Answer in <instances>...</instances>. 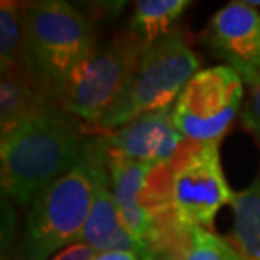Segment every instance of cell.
<instances>
[{
	"mask_svg": "<svg viewBox=\"0 0 260 260\" xmlns=\"http://www.w3.org/2000/svg\"><path fill=\"white\" fill-rule=\"evenodd\" d=\"M86 145L75 117L61 107L49 108L0 144L2 194L17 205L32 203L80 160Z\"/></svg>",
	"mask_w": 260,
	"mask_h": 260,
	"instance_id": "1",
	"label": "cell"
},
{
	"mask_svg": "<svg viewBox=\"0 0 260 260\" xmlns=\"http://www.w3.org/2000/svg\"><path fill=\"white\" fill-rule=\"evenodd\" d=\"M105 140L88 142L80 160L32 201L20 235V260H51L80 242L93 205L96 178L105 169Z\"/></svg>",
	"mask_w": 260,
	"mask_h": 260,
	"instance_id": "2",
	"label": "cell"
},
{
	"mask_svg": "<svg viewBox=\"0 0 260 260\" xmlns=\"http://www.w3.org/2000/svg\"><path fill=\"white\" fill-rule=\"evenodd\" d=\"M24 17L29 75L59 105L73 70L98 44L96 27L83 10L63 0L24 4Z\"/></svg>",
	"mask_w": 260,
	"mask_h": 260,
	"instance_id": "3",
	"label": "cell"
},
{
	"mask_svg": "<svg viewBox=\"0 0 260 260\" xmlns=\"http://www.w3.org/2000/svg\"><path fill=\"white\" fill-rule=\"evenodd\" d=\"M198 68V56L178 30L145 46L127 86L98 127L117 130L145 113L173 108Z\"/></svg>",
	"mask_w": 260,
	"mask_h": 260,
	"instance_id": "4",
	"label": "cell"
},
{
	"mask_svg": "<svg viewBox=\"0 0 260 260\" xmlns=\"http://www.w3.org/2000/svg\"><path fill=\"white\" fill-rule=\"evenodd\" d=\"M144 48L132 32L96 44L68 78L59 107L98 125L122 95Z\"/></svg>",
	"mask_w": 260,
	"mask_h": 260,
	"instance_id": "5",
	"label": "cell"
},
{
	"mask_svg": "<svg viewBox=\"0 0 260 260\" xmlns=\"http://www.w3.org/2000/svg\"><path fill=\"white\" fill-rule=\"evenodd\" d=\"M242 75L228 64L198 71L173 107V123L184 139L201 145L220 142L243 102Z\"/></svg>",
	"mask_w": 260,
	"mask_h": 260,
	"instance_id": "6",
	"label": "cell"
},
{
	"mask_svg": "<svg viewBox=\"0 0 260 260\" xmlns=\"http://www.w3.org/2000/svg\"><path fill=\"white\" fill-rule=\"evenodd\" d=\"M220 160V142L200 145L176 169L171 205L178 223L186 230L211 228L218 210L233 203Z\"/></svg>",
	"mask_w": 260,
	"mask_h": 260,
	"instance_id": "7",
	"label": "cell"
},
{
	"mask_svg": "<svg viewBox=\"0 0 260 260\" xmlns=\"http://www.w3.org/2000/svg\"><path fill=\"white\" fill-rule=\"evenodd\" d=\"M206 41L245 81L260 66V14L245 2L228 4L211 17Z\"/></svg>",
	"mask_w": 260,
	"mask_h": 260,
	"instance_id": "8",
	"label": "cell"
},
{
	"mask_svg": "<svg viewBox=\"0 0 260 260\" xmlns=\"http://www.w3.org/2000/svg\"><path fill=\"white\" fill-rule=\"evenodd\" d=\"M183 139L173 123V108H168L145 113L117 128L108 135L105 144L110 154L157 168L169 162Z\"/></svg>",
	"mask_w": 260,
	"mask_h": 260,
	"instance_id": "9",
	"label": "cell"
},
{
	"mask_svg": "<svg viewBox=\"0 0 260 260\" xmlns=\"http://www.w3.org/2000/svg\"><path fill=\"white\" fill-rule=\"evenodd\" d=\"M107 169L112 196L123 225L135 240L150 253L149 248L155 235L154 216L149 208L140 201V194L147 184V178L152 173L154 166L108 152Z\"/></svg>",
	"mask_w": 260,
	"mask_h": 260,
	"instance_id": "10",
	"label": "cell"
},
{
	"mask_svg": "<svg viewBox=\"0 0 260 260\" xmlns=\"http://www.w3.org/2000/svg\"><path fill=\"white\" fill-rule=\"evenodd\" d=\"M80 242L90 245L96 253L127 250L135 252L142 260L152 258V255L127 230L120 215H118L110 189L108 169H102L96 178L93 205L85 228L81 232Z\"/></svg>",
	"mask_w": 260,
	"mask_h": 260,
	"instance_id": "11",
	"label": "cell"
},
{
	"mask_svg": "<svg viewBox=\"0 0 260 260\" xmlns=\"http://www.w3.org/2000/svg\"><path fill=\"white\" fill-rule=\"evenodd\" d=\"M56 107L25 71H5L0 80V139Z\"/></svg>",
	"mask_w": 260,
	"mask_h": 260,
	"instance_id": "12",
	"label": "cell"
},
{
	"mask_svg": "<svg viewBox=\"0 0 260 260\" xmlns=\"http://www.w3.org/2000/svg\"><path fill=\"white\" fill-rule=\"evenodd\" d=\"M232 211L235 247L248 260H260V174L250 186L235 193Z\"/></svg>",
	"mask_w": 260,
	"mask_h": 260,
	"instance_id": "13",
	"label": "cell"
},
{
	"mask_svg": "<svg viewBox=\"0 0 260 260\" xmlns=\"http://www.w3.org/2000/svg\"><path fill=\"white\" fill-rule=\"evenodd\" d=\"M189 5L188 0H140L132 15V34L144 46L155 43L173 32L176 20Z\"/></svg>",
	"mask_w": 260,
	"mask_h": 260,
	"instance_id": "14",
	"label": "cell"
},
{
	"mask_svg": "<svg viewBox=\"0 0 260 260\" xmlns=\"http://www.w3.org/2000/svg\"><path fill=\"white\" fill-rule=\"evenodd\" d=\"M0 68L2 73H29L24 4L14 0H4L0 4Z\"/></svg>",
	"mask_w": 260,
	"mask_h": 260,
	"instance_id": "15",
	"label": "cell"
},
{
	"mask_svg": "<svg viewBox=\"0 0 260 260\" xmlns=\"http://www.w3.org/2000/svg\"><path fill=\"white\" fill-rule=\"evenodd\" d=\"M173 260V258H168ZM178 260H248L235 245L206 228L189 230L188 250Z\"/></svg>",
	"mask_w": 260,
	"mask_h": 260,
	"instance_id": "16",
	"label": "cell"
},
{
	"mask_svg": "<svg viewBox=\"0 0 260 260\" xmlns=\"http://www.w3.org/2000/svg\"><path fill=\"white\" fill-rule=\"evenodd\" d=\"M245 85H248L250 90L243 103L240 118L243 127L252 134L260 149V66L248 80H245Z\"/></svg>",
	"mask_w": 260,
	"mask_h": 260,
	"instance_id": "17",
	"label": "cell"
},
{
	"mask_svg": "<svg viewBox=\"0 0 260 260\" xmlns=\"http://www.w3.org/2000/svg\"><path fill=\"white\" fill-rule=\"evenodd\" d=\"M95 257H96V252L93 250L90 245L78 242L75 245L68 247L64 250H61L59 253H56L51 260H95Z\"/></svg>",
	"mask_w": 260,
	"mask_h": 260,
	"instance_id": "18",
	"label": "cell"
},
{
	"mask_svg": "<svg viewBox=\"0 0 260 260\" xmlns=\"http://www.w3.org/2000/svg\"><path fill=\"white\" fill-rule=\"evenodd\" d=\"M95 260H142L140 255L135 252L118 250V252H107V253H96Z\"/></svg>",
	"mask_w": 260,
	"mask_h": 260,
	"instance_id": "19",
	"label": "cell"
},
{
	"mask_svg": "<svg viewBox=\"0 0 260 260\" xmlns=\"http://www.w3.org/2000/svg\"><path fill=\"white\" fill-rule=\"evenodd\" d=\"M149 260H155V258H154V257H152V258H149Z\"/></svg>",
	"mask_w": 260,
	"mask_h": 260,
	"instance_id": "20",
	"label": "cell"
}]
</instances>
